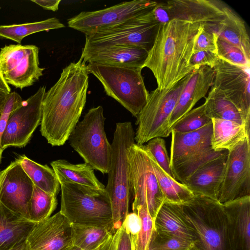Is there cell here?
<instances>
[{
	"label": "cell",
	"instance_id": "ab89813d",
	"mask_svg": "<svg viewBox=\"0 0 250 250\" xmlns=\"http://www.w3.org/2000/svg\"><path fill=\"white\" fill-rule=\"evenodd\" d=\"M217 54L220 59L239 66H250V61L237 47L218 38Z\"/></svg>",
	"mask_w": 250,
	"mask_h": 250
},
{
	"label": "cell",
	"instance_id": "f546056e",
	"mask_svg": "<svg viewBox=\"0 0 250 250\" xmlns=\"http://www.w3.org/2000/svg\"><path fill=\"white\" fill-rule=\"evenodd\" d=\"M148 153L158 185L165 198V201L182 204L192 199L194 196L193 192L185 185L167 174L160 167L153 156Z\"/></svg>",
	"mask_w": 250,
	"mask_h": 250
},
{
	"label": "cell",
	"instance_id": "44dd1931",
	"mask_svg": "<svg viewBox=\"0 0 250 250\" xmlns=\"http://www.w3.org/2000/svg\"><path fill=\"white\" fill-rule=\"evenodd\" d=\"M148 52L145 49L136 47H83L80 58L85 63L140 67L143 68Z\"/></svg>",
	"mask_w": 250,
	"mask_h": 250
},
{
	"label": "cell",
	"instance_id": "5bb4252c",
	"mask_svg": "<svg viewBox=\"0 0 250 250\" xmlns=\"http://www.w3.org/2000/svg\"><path fill=\"white\" fill-rule=\"evenodd\" d=\"M45 93L46 87L41 86L10 113L1 140L3 150L9 147H23L29 143L33 132L41 124Z\"/></svg>",
	"mask_w": 250,
	"mask_h": 250
},
{
	"label": "cell",
	"instance_id": "bcb514c9",
	"mask_svg": "<svg viewBox=\"0 0 250 250\" xmlns=\"http://www.w3.org/2000/svg\"><path fill=\"white\" fill-rule=\"evenodd\" d=\"M152 13L155 20L160 24L172 20L167 1L157 2L152 10Z\"/></svg>",
	"mask_w": 250,
	"mask_h": 250
},
{
	"label": "cell",
	"instance_id": "52a82bcc",
	"mask_svg": "<svg viewBox=\"0 0 250 250\" xmlns=\"http://www.w3.org/2000/svg\"><path fill=\"white\" fill-rule=\"evenodd\" d=\"M105 120L102 106L92 108L68 138L70 146L84 163L103 174L109 170L112 149L104 130Z\"/></svg>",
	"mask_w": 250,
	"mask_h": 250
},
{
	"label": "cell",
	"instance_id": "d6a6232c",
	"mask_svg": "<svg viewBox=\"0 0 250 250\" xmlns=\"http://www.w3.org/2000/svg\"><path fill=\"white\" fill-rule=\"evenodd\" d=\"M63 27H64V25L56 18L33 22L0 25V37L13 41L21 44L22 39L30 35Z\"/></svg>",
	"mask_w": 250,
	"mask_h": 250
},
{
	"label": "cell",
	"instance_id": "8fae6325",
	"mask_svg": "<svg viewBox=\"0 0 250 250\" xmlns=\"http://www.w3.org/2000/svg\"><path fill=\"white\" fill-rule=\"evenodd\" d=\"M157 3L149 0L123 2L102 10L82 12L69 19L67 23L69 27L88 36L146 14Z\"/></svg>",
	"mask_w": 250,
	"mask_h": 250
},
{
	"label": "cell",
	"instance_id": "c3c4849f",
	"mask_svg": "<svg viewBox=\"0 0 250 250\" xmlns=\"http://www.w3.org/2000/svg\"><path fill=\"white\" fill-rule=\"evenodd\" d=\"M8 93L0 90V118Z\"/></svg>",
	"mask_w": 250,
	"mask_h": 250
},
{
	"label": "cell",
	"instance_id": "d4e9b609",
	"mask_svg": "<svg viewBox=\"0 0 250 250\" xmlns=\"http://www.w3.org/2000/svg\"><path fill=\"white\" fill-rule=\"evenodd\" d=\"M36 223L11 211L0 202V250H10L24 244Z\"/></svg>",
	"mask_w": 250,
	"mask_h": 250
},
{
	"label": "cell",
	"instance_id": "b9f144b4",
	"mask_svg": "<svg viewBox=\"0 0 250 250\" xmlns=\"http://www.w3.org/2000/svg\"><path fill=\"white\" fill-rule=\"evenodd\" d=\"M136 242L123 223L112 234L103 250H134Z\"/></svg>",
	"mask_w": 250,
	"mask_h": 250
},
{
	"label": "cell",
	"instance_id": "4316f807",
	"mask_svg": "<svg viewBox=\"0 0 250 250\" xmlns=\"http://www.w3.org/2000/svg\"><path fill=\"white\" fill-rule=\"evenodd\" d=\"M60 184L62 183H75L96 189H104L105 186L96 177L94 169L84 163L73 164L64 159L51 162Z\"/></svg>",
	"mask_w": 250,
	"mask_h": 250
},
{
	"label": "cell",
	"instance_id": "4dcf8cb0",
	"mask_svg": "<svg viewBox=\"0 0 250 250\" xmlns=\"http://www.w3.org/2000/svg\"><path fill=\"white\" fill-rule=\"evenodd\" d=\"M204 104L206 113L211 119L230 120L245 125L239 110L218 89L211 87Z\"/></svg>",
	"mask_w": 250,
	"mask_h": 250
},
{
	"label": "cell",
	"instance_id": "ee69618b",
	"mask_svg": "<svg viewBox=\"0 0 250 250\" xmlns=\"http://www.w3.org/2000/svg\"><path fill=\"white\" fill-rule=\"evenodd\" d=\"M219 59L216 53L208 51H198L192 54L190 64L195 69L202 66H208L212 68Z\"/></svg>",
	"mask_w": 250,
	"mask_h": 250
},
{
	"label": "cell",
	"instance_id": "f6af8a7d",
	"mask_svg": "<svg viewBox=\"0 0 250 250\" xmlns=\"http://www.w3.org/2000/svg\"><path fill=\"white\" fill-rule=\"evenodd\" d=\"M123 223L130 234L137 240L142 227L141 219L139 215L134 212L128 213Z\"/></svg>",
	"mask_w": 250,
	"mask_h": 250
},
{
	"label": "cell",
	"instance_id": "f5cc1de1",
	"mask_svg": "<svg viewBox=\"0 0 250 250\" xmlns=\"http://www.w3.org/2000/svg\"><path fill=\"white\" fill-rule=\"evenodd\" d=\"M190 250H201L199 248H198L196 246H194Z\"/></svg>",
	"mask_w": 250,
	"mask_h": 250
},
{
	"label": "cell",
	"instance_id": "30bf717a",
	"mask_svg": "<svg viewBox=\"0 0 250 250\" xmlns=\"http://www.w3.org/2000/svg\"><path fill=\"white\" fill-rule=\"evenodd\" d=\"M152 10L118 25L85 36L84 47H136L149 51L160 25L154 19Z\"/></svg>",
	"mask_w": 250,
	"mask_h": 250
},
{
	"label": "cell",
	"instance_id": "60d3db41",
	"mask_svg": "<svg viewBox=\"0 0 250 250\" xmlns=\"http://www.w3.org/2000/svg\"><path fill=\"white\" fill-rule=\"evenodd\" d=\"M217 33L209 26L201 24L194 41L193 53L204 51L217 54Z\"/></svg>",
	"mask_w": 250,
	"mask_h": 250
},
{
	"label": "cell",
	"instance_id": "1f68e13d",
	"mask_svg": "<svg viewBox=\"0 0 250 250\" xmlns=\"http://www.w3.org/2000/svg\"><path fill=\"white\" fill-rule=\"evenodd\" d=\"M112 235L104 228L71 224L72 246L81 250H95L108 242Z\"/></svg>",
	"mask_w": 250,
	"mask_h": 250
},
{
	"label": "cell",
	"instance_id": "6da1fadb",
	"mask_svg": "<svg viewBox=\"0 0 250 250\" xmlns=\"http://www.w3.org/2000/svg\"><path fill=\"white\" fill-rule=\"evenodd\" d=\"M88 87L86 64L80 58L63 68L58 81L45 93L40 131L52 146H62L68 140L85 106Z\"/></svg>",
	"mask_w": 250,
	"mask_h": 250
},
{
	"label": "cell",
	"instance_id": "74e56055",
	"mask_svg": "<svg viewBox=\"0 0 250 250\" xmlns=\"http://www.w3.org/2000/svg\"><path fill=\"white\" fill-rule=\"evenodd\" d=\"M135 212L139 215L141 219L142 227L137 236L134 250H147L154 229V220L145 205L138 207Z\"/></svg>",
	"mask_w": 250,
	"mask_h": 250
},
{
	"label": "cell",
	"instance_id": "ffe728a7",
	"mask_svg": "<svg viewBox=\"0 0 250 250\" xmlns=\"http://www.w3.org/2000/svg\"><path fill=\"white\" fill-rule=\"evenodd\" d=\"M229 250H250V196L223 204Z\"/></svg>",
	"mask_w": 250,
	"mask_h": 250
},
{
	"label": "cell",
	"instance_id": "7dc6e473",
	"mask_svg": "<svg viewBox=\"0 0 250 250\" xmlns=\"http://www.w3.org/2000/svg\"><path fill=\"white\" fill-rule=\"evenodd\" d=\"M32 2L35 3L43 9L56 11L58 10L61 0H31Z\"/></svg>",
	"mask_w": 250,
	"mask_h": 250
},
{
	"label": "cell",
	"instance_id": "277c9868",
	"mask_svg": "<svg viewBox=\"0 0 250 250\" xmlns=\"http://www.w3.org/2000/svg\"><path fill=\"white\" fill-rule=\"evenodd\" d=\"M60 187V212L71 224L104 228L114 233L110 200L105 188L70 183H61Z\"/></svg>",
	"mask_w": 250,
	"mask_h": 250
},
{
	"label": "cell",
	"instance_id": "836d02e7",
	"mask_svg": "<svg viewBox=\"0 0 250 250\" xmlns=\"http://www.w3.org/2000/svg\"><path fill=\"white\" fill-rule=\"evenodd\" d=\"M57 206L56 196L48 193L34 185L28 204L29 220L35 223L51 216Z\"/></svg>",
	"mask_w": 250,
	"mask_h": 250
},
{
	"label": "cell",
	"instance_id": "3957f363",
	"mask_svg": "<svg viewBox=\"0 0 250 250\" xmlns=\"http://www.w3.org/2000/svg\"><path fill=\"white\" fill-rule=\"evenodd\" d=\"M135 134L130 122L116 125L111 145L110 169L105 189L109 196L114 231L118 229L126 215L131 191L129 181L128 152L135 143Z\"/></svg>",
	"mask_w": 250,
	"mask_h": 250
},
{
	"label": "cell",
	"instance_id": "7c38bea8",
	"mask_svg": "<svg viewBox=\"0 0 250 250\" xmlns=\"http://www.w3.org/2000/svg\"><path fill=\"white\" fill-rule=\"evenodd\" d=\"M44 70L39 66L36 45L10 44L0 49V73L8 84L21 89L31 86Z\"/></svg>",
	"mask_w": 250,
	"mask_h": 250
},
{
	"label": "cell",
	"instance_id": "d590c367",
	"mask_svg": "<svg viewBox=\"0 0 250 250\" xmlns=\"http://www.w3.org/2000/svg\"><path fill=\"white\" fill-rule=\"evenodd\" d=\"M211 121L207 115L205 104L198 106L181 117L171 128L176 132L186 133L198 130Z\"/></svg>",
	"mask_w": 250,
	"mask_h": 250
},
{
	"label": "cell",
	"instance_id": "7a4b0ae2",
	"mask_svg": "<svg viewBox=\"0 0 250 250\" xmlns=\"http://www.w3.org/2000/svg\"><path fill=\"white\" fill-rule=\"evenodd\" d=\"M200 25L179 19L160 25L143 68L152 71L160 90L170 88L195 69L190 61Z\"/></svg>",
	"mask_w": 250,
	"mask_h": 250
},
{
	"label": "cell",
	"instance_id": "681fc988",
	"mask_svg": "<svg viewBox=\"0 0 250 250\" xmlns=\"http://www.w3.org/2000/svg\"><path fill=\"white\" fill-rule=\"evenodd\" d=\"M0 90L7 93H10V88L8 84L5 82L0 73Z\"/></svg>",
	"mask_w": 250,
	"mask_h": 250
},
{
	"label": "cell",
	"instance_id": "ac0fdd59",
	"mask_svg": "<svg viewBox=\"0 0 250 250\" xmlns=\"http://www.w3.org/2000/svg\"><path fill=\"white\" fill-rule=\"evenodd\" d=\"M167 2L172 20L211 25L220 23L225 17L221 0H173Z\"/></svg>",
	"mask_w": 250,
	"mask_h": 250
},
{
	"label": "cell",
	"instance_id": "f1b7e54d",
	"mask_svg": "<svg viewBox=\"0 0 250 250\" xmlns=\"http://www.w3.org/2000/svg\"><path fill=\"white\" fill-rule=\"evenodd\" d=\"M33 184L43 191L57 196L60 184L53 169L39 164L25 155L16 159Z\"/></svg>",
	"mask_w": 250,
	"mask_h": 250
},
{
	"label": "cell",
	"instance_id": "db71d44e",
	"mask_svg": "<svg viewBox=\"0 0 250 250\" xmlns=\"http://www.w3.org/2000/svg\"><path fill=\"white\" fill-rule=\"evenodd\" d=\"M1 7H0V9Z\"/></svg>",
	"mask_w": 250,
	"mask_h": 250
},
{
	"label": "cell",
	"instance_id": "603a6c76",
	"mask_svg": "<svg viewBox=\"0 0 250 250\" xmlns=\"http://www.w3.org/2000/svg\"><path fill=\"white\" fill-rule=\"evenodd\" d=\"M228 151L207 163L186 179L185 185L194 195L217 200L222 183Z\"/></svg>",
	"mask_w": 250,
	"mask_h": 250
},
{
	"label": "cell",
	"instance_id": "9a60e30c",
	"mask_svg": "<svg viewBox=\"0 0 250 250\" xmlns=\"http://www.w3.org/2000/svg\"><path fill=\"white\" fill-rule=\"evenodd\" d=\"M247 196H250V137L228 151L217 201L223 205Z\"/></svg>",
	"mask_w": 250,
	"mask_h": 250
},
{
	"label": "cell",
	"instance_id": "5b68a950",
	"mask_svg": "<svg viewBox=\"0 0 250 250\" xmlns=\"http://www.w3.org/2000/svg\"><path fill=\"white\" fill-rule=\"evenodd\" d=\"M86 68L101 82L108 96L137 117L149 94L142 75L143 68L90 62Z\"/></svg>",
	"mask_w": 250,
	"mask_h": 250
},
{
	"label": "cell",
	"instance_id": "83f0119b",
	"mask_svg": "<svg viewBox=\"0 0 250 250\" xmlns=\"http://www.w3.org/2000/svg\"><path fill=\"white\" fill-rule=\"evenodd\" d=\"M211 147L216 151H229L250 137L244 125L235 122L211 119Z\"/></svg>",
	"mask_w": 250,
	"mask_h": 250
},
{
	"label": "cell",
	"instance_id": "816d5d0a",
	"mask_svg": "<svg viewBox=\"0 0 250 250\" xmlns=\"http://www.w3.org/2000/svg\"><path fill=\"white\" fill-rule=\"evenodd\" d=\"M10 250H27L25 246V244H23V245L20 246L18 247H16L14 249H13Z\"/></svg>",
	"mask_w": 250,
	"mask_h": 250
},
{
	"label": "cell",
	"instance_id": "2e32d148",
	"mask_svg": "<svg viewBox=\"0 0 250 250\" xmlns=\"http://www.w3.org/2000/svg\"><path fill=\"white\" fill-rule=\"evenodd\" d=\"M33 186L15 160L0 171V202L11 211L29 220L28 204Z\"/></svg>",
	"mask_w": 250,
	"mask_h": 250
},
{
	"label": "cell",
	"instance_id": "9c48e42d",
	"mask_svg": "<svg viewBox=\"0 0 250 250\" xmlns=\"http://www.w3.org/2000/svg\"><path fill=\"white\" fill-rule=\"evenodd\" d=\"M129 181L135 212L142 206L147 207L153 219L165 201L144 145L133 144L128 152Z\"/></svg>",
	"mask_w": 250,
	"mask_h": 250
},
{
	"label": "cell",
	"instance_id": "d6986e66",
	"mask_svg": "<svg viewBox=\"0 0 250 250\" xmlns=\"http://www.w3.org/2000/svg\"><path fill=\"white\" fill-rule=\"evenodd\" d=\"M213 69L208 66L195 68L190 73L187 83L179 97L176 106L169 119L168 127L172 126L181 117L190 111L195 104L207 94L213 84Z\"/></svg>",
	"mask_w": 250,
	"mask_h": 250
},
{
	"label": "cell",
	"instance_id": "8992f818",
	"mask_svg": "<svg viewBox=\"0 0 250 250\" xmlns=\"http://www.w3.org/2000/svg\"><path fill=\"white\" fill-rule=\"evenodd\" d=\"M182 205L196 235L195 246L201 250H229L227 217L223 204L216 200L194 195Z\"/></svg>",
	"mask_w": 250,
	"mask_h": 250
},
{
	"label": "cell",
	"instance_id": "7bdbcfd3",
	"mask_svg": "<svg viewBox=\"0 0 250 250\" xmlns=\"http://www.w3.org/2000/svg\"><path fill=\"white\" fill-rule=\"evenodd\" d=\"M22 102L23 101L21 97L16 92H10L7 95L0 118V163L3 151L1 148V140L6 127L7 120L10 113L20 106Z\"/></svg>",
	"mask_w": 250,
	"mask_h": 250
},
{
	"label": "cell",
	"instance_id": "ba28073f",
	"mask_svg": "<svg viewBox=\"0 0 250 250\" xmlns=\"http://www.w3.org/2000/svg\"><path fill=\"white\" fill-rule=\"evenodd\" d=\"M190 73L169 89L157 87L149 93L146 104L136 117V144L142 145L153 138L170 135L169 119Z\"/></svg>",
	"mask_w": 250,
	"mask_h": 250
},
{
	"label": "cell",
	"instance_id": "484cf974",
	"mask_svg": "<svg viewBox=\"0 0 250 250\" xmlns=\"http://www.w3.org/2000/svg\"><path fill=\"white\" fill-rule=\"evenodd\" d=\"M223 10L225 15L224 20L208 26L217 33L218 38L237 47L250 61V39L245 21L224 2Z\"/></svg>",
	"mask_w": 250,
	"mask_h": 250
},
{
	"label": "cell",
	"instance_id": "e575fe53",
	"mask_svg": "<svg viewBox=\"0 0 250 250\" xmlns=\"http://www.w3.org/2000/svg\"><path fill=\"white\" fill-rule=\"evenodd\" d=\"M226 150L216 151L211 147L191 156L183 163L171 169L173 178L183 183L197 170L209 161L215 159Z\"/></svg>",
	"mask_w": 250,
	"mask_h": 250
},
{
	"label": "cell",
	"instance_id": "7402d4cb",
	"mask_svg": "<svg viewBox=\"0 0 250 250\" xmlns=\"http://www.w3.org/2000/svg\"><path fill=\"white\" fill-rule=\"evenodd\" d=\"M212 132L211 121L192 132L181 133L172 130L169 158L171 169L191 156L210 147Z\"/></svg>",
	"mask_w": 250,
	"mask_h": 250
},
{
	"label": "cell",
	"instance_id": "4fadbf2b",
	"mask_svg": "<svg viewBox=\"0 0 250 250\" xmlns=\"http://www.w3.org/2000/svg\"><path fill=\"white\" fill-rule=\"evenodd\" d=\"M250 66H239L219 59L212 69L211 87L218 89L241 113L247 132L250 123Z\"/></svg>",
	"mask_w": 250,
	"mask_h": 250
},
{
	"label": "cell",
	"instance_id": "f907efd6",
	"mask_svg": "<svg viewBox=\"0 0 250 250\" xmlns=\"http://www.w3.org/2000/svg\"><path fill=\"white\" fill-rule=\"evenodd\" d=\"M108 241L95 250H103L104 249V247H105V246L108 243ZM66 250H81L79 249L77 247L72 246L71 247H70Z\"/></svg>",
	"mask_w": 250,
	"mask_h": 250
},
{
	"label": "cell",
	"instance_id": "f35d334b",
	"mask_svg": "<svg viewBox=\"0 0 250 250\" xmlns=\"http://www.w3.org/2000/svg\"><path fill=\"white\" fill-rule=\"evenodd\" d=\"M144 145L146 150L153 156L160 167L173 178L165 140L161 137H156Z\"/></svg>",
	"mask_w": 250,
	"mask_h": 250
},
{
	"label": "cell",
	"instance_id": "e0dca14e",
	"mask_svg": "<svg viewBox=\"0 0 250 250\" xmlns=\"http://www.w3.org/2000/svg\"><path fill=\"white\" fill-rule=\"evenodd\" d=\"M25 244L27 250H66L72 246L71 224L59 211L36 223Z\"/></svg>",
	"mask_w": 250,
	"mask_h": 250
},
{
	"label": "cell",
	"instance_id": "cb8c5ba5",
	"mask_svg": "<svg viewBox=\"0 0 250 250\" xmlns=\"http://www.w3.org/2000/svg\"><path fill=\"white\" fill-rule=\"evenodd\" d=\"M154 229L196 245L194 230L186 219L182 204L164 202L154 219Z\"/></svg>",
	"mask_w": 250,
	"mask_h": 250
},
{
	"label": "cell",
	"instance_id": "8d00e7d4",
	"mask_svg": "<svg viewBox=\"0 0 250 250\" xmlns=\"http://www.w3.org/2000/svg\"><path fill=\"white\" fill-rule=\"evenodd\" d=\"M195 244L154 229L147 250H190Z\"/></svg>",
	"mask_w": 250,
	"mask_h": 250
}]
</instances>
